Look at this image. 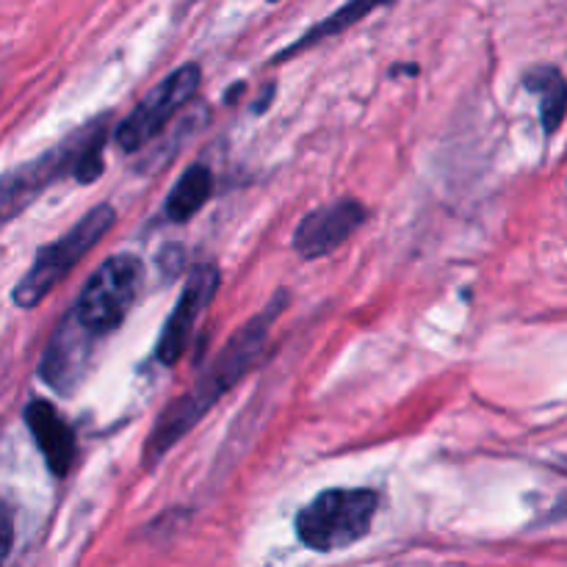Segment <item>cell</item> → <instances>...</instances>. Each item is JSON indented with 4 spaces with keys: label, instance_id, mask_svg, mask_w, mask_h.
I'll return each mask as SVG.
<instances>
[{
    "label": "cell",
    "instance_id": "5",
    "mask_svg": "<svg viewBox=\"0 0 567 567\" xmlns=\"http://www.w3.org/2000/svg\"><path fill=\"white\" fill-rule=\"evenodd\" d=\"M103 125V120L92 122V125L72 133L66 142H61L59 147H53L50 153L39 155L37 161H28V164L17 166L14 172H6V175L0 177V227H3L6 221L14 219L17 214H22L44 188H50L55 181H61L66 172L75 169L78 155L83 153L89 138H92Z\"/></svg>",
    "mask_w": 567,
    "mask_h": 567
},
{
    "label": "cell",
    "instance_id": "12",
    "mask_svg": "<svg viewBox=\"0 0 567 567\" xmlns=\"http://www.w3.org/2000/svg\"><path fill=\"white\" fill-rule=\"evenodd\" d=\"M526 86L540 97V122L546 136H554L565 120V78L554 66H537L526 75Z\"/></svg>",
    "mask_w": 567,
    "mask_h": 567
},
{
    "label": "cell",
    "instance_id": "9",
    "mask_svg": "<svg viewBox=\"0 0 567 567\" xmlns=\"http://www.w3.org/2000/svg\"><path fill=\"white\" fill-rule=\"evenodd\" d=\"M94 341L97 338L89 336L72 319V313H66V319L55 327L53 338L44 349L42 363H39V377H42L44 385L59 393V396H72L89 365H92Z\"/></svg>",
    "mask_w": 567,
    "mask_h": 567
},
{
    "label": "cell",
    "instance_id": "7",
    "mask_svg": "<svg viewBox=\"0 0 567 567\" xmlns=\"http://www.w3.org/2000/svg\"><path fill=\"white\" fill-rule=\"evenodd\" d=\"M219 269L214 264H203L188 275L186 288H183L181 299H177L175 310L166 319L164 330H161L158 347H155V358L164 365H175L177 360L186 354L188 343H192L194 327L203 319L205 308L214 302L216 288H219Z\"/></svg>",
    "mask_w": 567,
    "mask_h": 567
},
{
    "label": "cell",
    "instance_id": "8",
    "mask_svg": "<svg viewBox=\"0 0 567 567\" xmlns=\"http://www.w3.org/2000/svg\"><path fill=\"white\" fill-rule=\"evenodd\" d=\"M365 205L352 197H341L330 205L310 210L293 230V249L305 260L324 258L347 244L363 227Z\"/></svg>",
    "mask_w": 567,
    "mask_h": 567
},
{
    "label": "cell",
    "instance_id": "11",
    "mask_svg": "<svg viewBox=\"0 0 567 567\" xmlns=\"http://www.w3.org/2000/svg\"><path fill=\"white\" fill-rule=\"evenodd\" d=\"M210 192H214V172L205 164H192L181 177H177L172 192L166 194V219L175 221V225L188 221L192 216H197L199 210L205 208V203L210 199Z\"/></svg>",
    "mask_w": 567,
    "mask_h": 567
},
{
    "label": "cell",
    "instance_id": "14",
    "mask_svg": "<svg viewBox=\"0 0 567 567\" xmlns=\"http://www.w3.org/2000/svg\"><path fill=\"white\" fill-rule=\"evenodd\" d=\"M11 543H14V529H11V518L6 509H0V567L9 559Z\"/></svg>",
    "mask_w": 567,
    "mask_h": 567
},
{
    "label": "cell",
    "instance_id": "1",
    "mask_svg": "<svg viewBox=\"0 0 567 567\" xmlns=\"http://www.w3.org/2000/svg\"><path fill=\"white\" fill-rule=\"evenodd\" d=\"M286 302L288 293H277L255 319H249L247 324L216 352V358L210 360L208 369L199 374V380L194 382L192 391L183 393L175 404H169V408L161 413L158 424L153 426L147 443H144V468H155V465L161 463V457H164L169 449H175L177 441H181L192 426H197L199 419H203L230 388H236L238 382H241V377L252 369L258 354L264 352L271 324H275L277 316L282 313Z\"/></svg>",
    "mask_w": 567,
    "mask_h": 567
},
{
    "label": "cell",
    "instance_id": "13",
    "mask_svg": "<svg viewBox=\"0 0 567 567\" xmlns=\"http://www.w3.org/2000/svg\"><path fill=\"white\" fill-rule=\"evenodd\" d=\"M374 9H377V6H371V3H349V6H343V9H338L336 14H330V17H327V20L316 22V25L310 28V31L305 33L302 39H297V42H293L291 48L282 50V53L277 55V61H286V59H291V55H297L299 50L313 48V44L319 42V39L336 37V33L347 31V28L352 25V22H358L360 17L371 14V11H374Z\"/></svg>",
    "mask_w": 567,
    "mask_h": 567
},
{
    "label": "cell",
    "instance_id": "2",
    "mask_svg": "<svg viewBox=\"0 0 567 567\" xmlns=\"http://www.w3.org/2000/svg\"><path fill=\"white\" fill-rule=\"evenodd\" d=\"M380 496L369 487H332L297 513V537L319 554L343 551L371 532Z\"/></svg>",
    "mask_w": 567,
    "mask_h": 567
},
{
    "label": "cell",
    "instance_id": "4",
    "mask_svg": "<svg viewBox=\"0 0 567 567\" xmlns=\"http://www.w3.org/2000/svg\"><path fill=\"white\" fill-rule=\"evenodd\" d=\"M142 258H136L131 252L111 255L86 280L75 308H72V319L89 336H109V332H114L127 319L131 308L136 305L138 291H142Z\"/></svg>",
    "mask_w": 567,
    "mask_h": 567
},
{
    "label": "cell",
    "instance_id": "6",
    "mask_svg": "<svg viewBox=\"0 0 567 567\" xmlns=\"http://www.w3.org/2000/svg\"><path fill=\"white\" fill-rule=\"evenodd\" d=\"M199 81H203V72L197 64L177 66L122 120V125L114 133L116 147L122 153H136L144 144L153 142L164 131L166 122L197 94Z\"/></svg>",
    "mask_w": 567,
    "mask_h": 567
},
{
    "label": "cell",
    "instance_id": "10",
    "mask_svg": "<svg viewBox=\"0 0 567 567\" xmlns=\"http://www.w3.org/2000/svg\"><path fill=\"white\" fill-rule=\"evenodd\" d=\"M25 424L31 430L33 441H37L39 452H42L44 463L55 476L70 474L72 463H75V432L59 415V410L44 399H31L25 408Z\"/></svg>",
    "mask_w": 567,
    "mask_h": 567
},
{
    "label": "cell",
    "instance_id": "3",
    "mask_svg": "<svg viewBox=\"0 0 567 567\" xmlns=\"http://www.w3.org/2000/svg\"><path fill=\"white\" fill-rule=\"evenodd\" d=\"M116 221V210L111 205H97L89 214H83L70 230L64 233L55 241L44 244L37 255H33V264L25 275L20 277V282L11 291V302L22 310L37 308L39 302L48 299V293L59 286L61 280H66L72 269L103 241L111 233Z\"/></svg>",
    "mask_w": 567,
    "mask_h": 567
}]
</instances>
